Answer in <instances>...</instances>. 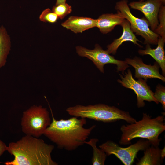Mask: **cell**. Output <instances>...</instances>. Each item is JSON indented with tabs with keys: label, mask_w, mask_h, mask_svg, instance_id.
<instances>
[{
	"label": "cell",
	"mask_w": 165,
	"mask_h": 165,
	"mask_svg": "<svg viewBox=\"0 0 165 165\" xmlns=\"http://www.w3.org/2000/svg\"><path fill=\"white\" fill-rule=\"evenodd\" d=\"M121 79L117 81L122 85L126 88L133 90L137 96V105L138 108L143 107L145 104L144 101L149 102L152 101L157 104L159 102L154 97V93L146 83V80L141 78L138 80H135L132 76V73L128 69L123 76L120 74Z\"/></svg>",
	"instance_id": "9"
},
{
	"label": "cell",
	"mask_w": 165,
	"mask_h": 165,
	"mask_svg": "<svg viewBox=\"0 0 165 165\" xmlns=\"http://www.w3.org/2000/svg\"><path fill=\"white\" fill-rule=\"evenodd\" d=\"M145 0H139L140 1H143ZM160 1L163 3V4L164 5V4H165V0H159Z\"/></svg>",
	"instance_id": "26"
},
{
	"label": "cell",
	"mask_w": 165,
	"mask_h": 165,
	"mask_svg": "<svg viewBox=\"0 0 165 165\" xmlns=\"http://www.w3.org/2000/svg\"><path fill=\"white\" fill-rule=\"evenodd\" d=\"M151 145L144 151L143 156L136 163L137 165H160L163 162L161 149L159 147Z\"/></svg>",
	"instance_id": "16"
},
{
	"label": "cell",
	"mask_w": 165,
	"mask_h": 165,
	"mask_svg": "<svg viewBox=\"0 0 165 165\" xmlns=\"http://www.w3.org/2000/svg\"><path fill=\"white\" fill-rule=\"evenodd\" d=\"M49 105L52 121L43 135L61 149L72 151L83 145L96 125L85 128L84 126L86 123V118L78 119L75 116L67 119L57 120Z\"/></svg>",
	"instance_id": "1"
},
{
	"label": "cell",
	"mask_w": 165,
	"mask_h": 165,
	"mask_svg": "<svg viewBox=\"0 0 165 165\" xmlns=\"http://www.w3.org/2000/svg\"><path fill=\"white\" fill-rule=\"evenodd\" d=\"M121 26L123 29V32L120 37L115 39L110 44L107 46L106 50L109 54H115L119 47L124 42L130 41L134 44L140 47L141 46L138 42H140L136 37L131 30L129 21L125 19Z\"/></svg>",
	"instance_id": "13"
},
{
	"label": "cell",
	"mask_w": 165,
	"mask_h": 165,
	"mask_svg": "<svg viewBox=\"0 0 165 165\" xmlns=\"http://www.w3.org/2000/svg\"><path fill=\"white\" fill-rule=\"evenodd\" d=\"M158 19L159 24L154 31L165 40V6L163 5L160 9Z\"/></svg>",
	"instance_id": "19"
},
{
	"label": "cell",
	"mask_w": 165,
	"mask_h": 165,
	"mask_svg": "<svg viewBox=\"0 0 165 165\" xmlns=\"http://www.w3.org/2000/svg\"></svg>",
	"instance_id": "27"
},
{
	"label": "cell",
	"mask_w": 165,
	"mask_h": 165,
	"mask_svg": "<svg viewBox=\"0 0 165 165\" xmlns=\"http://www.w3.org/2000/svg\"><path fill=\"white\" fill-rule=\"evenodd\" d=\"M7 147L6 144L0 140V156L5 151H7ZM1 163L0 162V163Z\"/></svg>",
	"instance_id": "23"
},
{
	"label": "cell",
	"mask_w": 165,
	"mask_h": 165,
	"mask_svg": "<svg viewBox=\"0 0 165 165\" xmlns=\"http://www.w3.org/2000/svg\"><path fill=\"white\" fill-rule=\"evenodd\" d=\"M125 61L135 68V78H143L146 80L148 78H158L163 82L165 81V77L160 73V66L156 62L153 65H147L143 62L141 58L136 57L133 59L127 58Z\"/></svg>",
	"instance_id": "11"
},
{
	"label": "cell",
	"mask_w": 165,
	"mask_h": 165,
	"mask_svg": "<svg viewBox=\"0 0 165 165\" xmlns=\"http://www.w3.org/2000/svg\"><path fill=\"white\" fill-rule=\"evenodd\" d=\"M151 144L148 140L142 139L129 146L123 148L114 142L108 140L99 146L107 156L114 155L125 165H132L138 152L144 151Z\"/></svg>",
	"instance_id": "7"
},
{
	"label": "cell",
	"mask_w": 165,
	"mask_h": 165,
	"mask_svg": "<svg viewBox=\"0 0 165 165\" xmlns=\"http://www.w3.org/2000/svg\"><path fill=\"white\" fill-rule=\"evenodd\" d=\"M99 140L97 138L91 139L89 141L85 142L91 146L93 148V155L91 161L93 165H104L107 155L101 148L97 147V143Z\"/></svg>",
	"instance_id": "18"
},
{
	"label": "cell",
	"mask_w": 165,
	"mask_h": 165,
	"mask_svg": "<svg viewBox=\"0 0 165 165\" xmlns=\"http://www.w3.org/2000/svg\"><path fill=\"white\" fill-rule=\"evenodd\" d=\"M54 146L42 139L26 135L16 142L9 143L7 151L14 156L6 165H57L53 160L51 153Z\"/></svg>",
	"instance_id": "2"
},
{
	"label": "cell",
	"mask_w": 165,
	"mask_h": 165,
	"mask_svg": "<svg viewBox=\"0 0 165 165\" xmlns=\"http://www.w3.org/2000/svg\"><path fill=\"white\" fill-rule=\"evenodd\" d=\"M51 123L47 109L34 105L23 112L21 125L22 131L26 135L38 138Z\"/></svg>",
	"instance_id": "5"
},
{
	"label": "cell",
	"mask_w": 165,
	"mask_h": 165,
	"mask_svg": "<svg viewBox=\"0 0 165 165\" xmlns=\"http://www.w3.org/2000/svg\"><path fill=\"white\" fill-rule=\"evenodd\" d=\"M77 54L79 56L85 57L91 60L102 73L104 72V66L108 64H116L117 70L123 72L129 66L125 61L116 59L110 55L106 50H104L98 44L95 46L93 50L88 49L81 46L76 47Z\"/></svg>",
	"instance_id": "8"
},
{
	"label": "cell",
	"mask_w": 165,
	"mask_h": 165,
	"mask_svg": "<svg viewBox=\"0 0 165 165\" xmlns=\"http://www.w3.org/2000/svg\"><path fill=\"white\" fill-rule=\"evenodd\" d=\"M66 0H57L55 6L66 3Z\"/></svg>",
	"instance_id": "25"
},
{
	"label": "cell",
	"mask_w": 165,
	"mask_h": 165,
	"mask_svg": "<svg viewBox=\"0 0 165 165\" xmlns=\"http://www.w3.org/2000/svg\"><path fill=\"white\" fill-rule=\"evenodd\" d=\"M97 20L91 18L72 16L61 24V25L75 33L96 27Z\"/></svg>",
	"instance_id": "12"
},
{
	"label": "cell",
	"mask_w": 165,
	"mask_h": 165,
	"mask_svg": "<svg viewBox=\"0 0 165 165\" xmlns=\"http://www.w3.org/2000/svg\"><path fill=\"white\" fill-rule=\"evenodd\" d=\"M128 2L127 0L117 2L115 9L129 21L132 31L144 38L145 44H157L159 35L151 29L148 22L145 18H138L133 14Z\"/></svg>",
	"instance_id": "6"
},
{
	"label": "cell",
	"mask_w": 165,
	"mask_h": 165,
	"mask_svg": "<svg viewBox=\"0 0 165 165\" xmlns=\"http://www.w3.org/2000/svg\"><path fill=\"white\" fill-rule=\"evenodd\" d=\"M52 11L57 14L58 18L62 19L71 13L72 9L70 6L65 3L54 6Z\"/></svg>",
	"instance_id": "20"
},
{
	"label": "cell",
	"mask_w": 165,
	"mask_h": 165,
	"mask_svg": "<svg viewBox=\"0 0 165 165\" xmlns=\"http://www.w3.org/2000/svg\"><path fill=\"white\" fill-rule=\"evenodd\" d=\"M66 111L72 116L104 123L123 120L130 124L137 121L128 112L121 110L115 106L102 104L87 106L77 105L67 108Z\"/></svg>",
	"instance_id": "4"
},
{
	"label": "cell",
	"mask_w": 165,
	"mask_h": 165,
	"mask_svg": "<svg viewBox=\"0 0 165 165\" xmlns=\"http://www.w3.org/2000/svg\"><path fill=\"white\" fill-rule=\"evenodd\" d=\"M11 38L6 28L2 25L0 27V68L5 65L11 50Z\"/></svg>",
	"instance_id": "17"
},
{
	"label": "cell",
	"mask_w": 165,
	"mask_h": 165,
	"mask_svg": "<svg viewBox=\"0 0 165 165\" xmlns=\"http://www.w3.org/2000/svg\"><path fill=\"white\" fill-rule=\"evenodd\" d=\"M165 156V147L161 149V159L163 160Z\"/></svg>",
	"instance_id": "24"
},
{
	"label": "cell",
	"mask_w": 165,
	"mask_h": 165,
	"mask_svg": "<svg viewBox=\"0 0 165 165\" xmlns=\"http://www.w3.org/2000/svg\"><path fill=\"white\" fill-rule=\"evenodd\" d=\"M125 19L118 11L115 14H104L96 19V27L99 28L101 33L106 34L111 32L116 26H121Z\"/></svg>",
	"instance_id": "14"
},
{
	"label": "cell",
	"mask_w": 165,
	"mask_h": 165,
	"mask_svg": "<svg viewBox=\"0 0 165 165\" xmlns=\"http://www.w3.org/2000/svg\"><path fill=\"white\" fill-rule=\"evenodd\" d=\"M143 115L141 120L121 127L122 134L119 141L120 145L130 144L134 139L141 138L148 140L155 147L159 146L161 140L159 136L165 130L164 115L153 119L146 113H143Z\"/></svg>",
	"instance_id": "3"
},
{
	"label": "cell",
	"mask_w": 165,
	"mask_h": 165,
	"mask_svg": "<svg viewBox=\"0 0 165 165\" xmlns=\"http://www.w3.org/2000/svg\"><path fill=\"white\" fill-rule=\"evenodd\" d=\"M154 97L158 102L162 105L163 108L165 110V88L159 84L157 86L155 92L154 93Z\"/></svg>",
	"instance_id": "22"
},
{
	"label": "cell",
	"mask_w": 165,
	"mask_h": 165,
	"mask_svg": "<svg viewBox=\"0 0 165 165\" xmlns=\"http://www.w3.org/2000/svg\"><path fill=\"white\" fill-rule=\"evenodd\" d=\"M165 40L159 36L157 46L156 49L152 48L150 44H147L144 50H139V53L141 55H148L156 61L162 69L163 75L165 74V56L164 45Z\"/></svg>",
	"instance_id": "15"
},
{
	"label": "cell",
	"mask_w": 165,
	"mask_h": 165,
	"mask_svg": "<svg viewBox=\"0 0 165 165\" xmlns=\"http://www.w3.org/2000/svg\"><path fill=\"white\" fill-rule=\"evenodd\" d=\"M39 19L41 21L43 22L54 23L57 21L58 18L55 13L50 9L47 8L42 12Z\"/></svg>",
	"instance_id": "21"
},
{
	"label": "cell",
	"mask_w": 165,
	"mask_h": 165,
	"mask_svg": "<svg viewBox=\"0 0 165 165\" xmlns=\"http://www.w3.org/2000/svg\"><path fill=\"white\" fill-rule=\"evenodd\" d=\"M163 5L159 0H146L132 2L128 4V6L133 9L140 11L144 14L148 22L151 29L154 31L158 25V14Z\"/></svg>",
	"instance_id": "10"
}]
</instances>
